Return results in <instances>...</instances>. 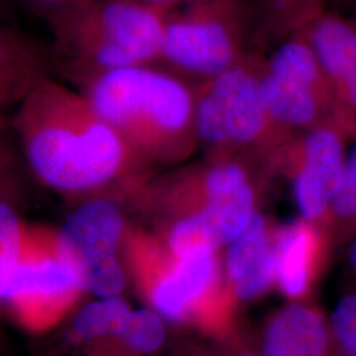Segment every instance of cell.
Returning a JSON list of instances; mask_svg holds the SVG:
<instances>
[{
	"label": "cell",
	"instance_id": "6da1fadb",
	"mask_svg": "<svg viewBox=\"0 0 356 356\" xmlns=\"http://www.w3.org/2000/svg\"><path fill=\"white\" fill-rule=\"evenodd\" d=\"M8 127L32 176L74 202L151 175L79 90L51 76L15 106Z\"/></svg>",
	"mask_w": 356,
	"mask_h": 356
},
{
	"label": "cell",
	"instance_id": "7a4b0ae2",
	"mask_svg": "<svg viewBox=\"0 0 356 356\" xmlns=\"http://www.w3.org/2000/svg\"><path fill=\"white\" fill-rule=\"evenodd\" d=\"M147 170L186 164L200 149L194 88L154 65L115 69L76 86Z\"/></svg>",
	"mask_w": 356,
	"mask_h": 356
},
{
	"label": "cell",
	"instance_id": "3957f363",
	"mask_svg": "<svg viewBox=\"0 0 356 356\" xmlns=\"http://www.w3.org/2000/svg\"><path fill=\"white\" fill-rule=\"evenodd\" d=\"M168 11L143 0H89L45 22L53 58L78 86L115 69L160 63Z\"/></svg>",
	"mask_w": 356,
	"mask_h": 356
},
{
	"label": "cell",
	"instance_id": "277c9868",
	"mask_svg": "<svg viewBox=\"0 0 356 356\" xmlns=\"http://www.w3.org/2000/svg\"><path fill=\"white\" fill-rule=\"evenodd\" d=\"M263 56L256 54L198 82L194 88V120L206 159L239 160L272 173L279 153L293 135L272 119L263 102L259 82Z\"/></svg>",
	"mask_w": 356,
	"mask_h": 356
},
{
	"label": "cell",
	"instance_id": "5b68a950",
	"mask_svg": "<svg viewBox=\"0 0 356 356\" xmlns=\"http://www.w3.org/2000/svg\"><path fill=\"white\" fill-rule=\"evenodd\" d=\"M264 49L254 0H188L166 16L160 63L202 82Z\"/></svg>",
	"mask_w": 356,
	"mask_h": 356
},
{
	"label": "cell",
	"instance_id": "8992f818",
	"mask_svg": "<svg viewBox=\"0 0 356 356\" xmlns=\"http://www.w3.org/2000/svg\"><path fill=\"white\" fill-rule=\"evenodd\" d=\"M259 82L268 113L286 132L338 124L329 85L301 29L261 57Z\"/></svg>",
	"mask_w": 356,
	"mask_h": 356
},
{
	"label": "cell",
	"instance_id": "52a82bcc",
	"mask_svg": "<svg viewBox=\"0 0 356 356\" xmlns=\"http://www.w3.org/2000/svg\"><path fill=\"white\" fill-rule=\"evenodd\" d=\"M128 227L119 204L108 194L76 201L57 229L60 254L72 267L82 293L120 296L127 284L122 251Z\"/></svg>",
	"mask_w": 356,
	"mask_h": 356
},
{
	"label": "cell",
	"instance_id": "ba28073f",
	"mask_svg": "<svg viewBox=\"0 0 356 356\" xmlns=\"http://www.w3.org/2000/svg\"><path fill=\"white\" fill-rule=\"evenodd\" d=\"M81 293L74 270L60 254L57 229L26 226L20 257L0 292V310L40 325L41 317L48 321L63 313Z\"/></svg>",
	"mask_w": 356,
	"mask_h": 356
},
{
	"label": "cell",
	"instance_id": "9c48e42d",
	"mask_svg": "<svg viewBox=\"0 0 356 356\" xmlns=\"http://www.w3.org/2000/svg\"><path fill=\"white\" fill-rule=\"evenodd\" d=\"M353 143L343 128L325 124L293 135L279 153L272 172L292 178L293 194L301 218L327 231Z\"/></svg>",
	"mask_w": 356,
	"mask_h": 356
},
{
	"label": "cell",
	"instance_id": "30bf717a",
	"mask_svg": "<svg viewBox=\"0 0 356 356\" xmlns=\"http://www.w3.org/2000/svg\"><path fill=\"white\" fill-rule=\"evenodd\" d=\"M301 31L329 85L337 122L356 141V16L325 8Z\"/></svg>",
	"mask_w": 356,
	"mask_h": 356
},
{
	"label": "cell",
	"instance_id": "8fae6325",
	"mask_svg": "<svg viewBox=\"0 0 356 356\" xmlns=\"http://www.w3.org/2000/svg\"><path fill=\"white\" fill-rule=\"evenodd\" d=\"M226 267L234 292L242 300L263 294L275 280V234L257 211L247 229L229 243Z\"/></svg>",
	"mask_w": 356,
	"mask_h": 356
},
{
	"label": "cell",
	"instance_id": "7c38bea8",
	"mask_svg": "<svg viewBox=\"0 0 356 356\" xmlns=\"http://www.w3.org/2000/svg\"><path fill=\"white\" fill-rule=\"evenodd\" d=\"M264 356H341L330 323L313 307L288 306L269 323Z\"/></svg>",
	"mask_w": 356,
	"mask_h": 356
},
{
	"label": "cell",
	"instance_id": "4fadbf2b",
	"mask_svg": "<svg viewBox=\"0 0 356 356\" xmlns=\"http://www.w3.org/2000/svg\"><path fill=\"white\" fill-rule=\"evenodd\" d=\"M216 251L200 250L175 257V263L154 285L151 298L163 318L176 321L211 286L216 276Z\"/></svg>",
	"mask_w": 356,
	"mask_h": 356
},
{
	"label": "cell",
	"instance_id": "5bb4252c",
	"mask_svg": "<svg viewBox=\"0 0 356 356\" xmlns=\"http://www.w3.org/2000/svg\"><path fill=\"white\" fill-rule=\"evenodd\" d=\"M8 131L0 134V292L20 257L26 229L24 186Z\"/></svg>",
	"mask_w": 356,
	"mask_h": 356
},
{
	"label": "cell",
	"instance_id": "9a60e30c",
	"mask_svg": "<svg viewBox=\"0 0 356 356\" xmlns=\"http://www.w3.org/2000/svg\"><path fill=\"white\" fill-rule=\"evenodd\" d=\"M326 241H330L329 232L304 218L275 232L276 279L284 292L294 297L305 292L312 267Z\"/></svg>",
	"mask_w": 356,
	"mask_h": 356
},
{
	"label": "cell",
	"instance_id": "2e32d148",
	"mask_svg": "<svg viewBox=\"0 0 356 356\" xmlns=\"http://www.w3.org/2000/svg\"><path fill=\"white\" fill-rule=\"evenodd\" d=\"M47 51L20 33L0 28V106H16L40 79L51 76Z\"/></svg>",
	"mask_w": 356,
	"mask_h": 356
},
{
	"label": "cell",
	"instance_id": "e0dca14e",
	"mask_svg": "<svg viewBox=\"0 0 356 356\" xmlns=\"http://www.w3.org/2000/svg\"><path fill=\"white\" fill-rule=\"evenodd\" d=\"M132 309L120 296L94 297L76 309L67 326V339L91 344L107 338H120Z\"/></svg>",
	"mask_w": 356,
	"mask_h": 356
},
{
	"label": "cell",
	"instance_id": "ac0fdd59",
	"mask_svg": "<svg viewBox=\"0 0 356 356\" xmlns=\"http://www.w3.org/2000/svg\"><path fill=\"white\" fill-rule=\"evenodd\" d=\"M264 48L292 35L327 8V0H254Z\"/></svg>",
	"mask_w": 356,
	"mask_h": 356
},
{
	"label": "cell",
	"instance_id": "d6986e66",
	"mask_svg": "<svg viewBox=\"0 0 356 356\" xmlns=\"http://www.w3.org/2000/svg\"><path fill=\"white\" fill-rule=\"evenodd\" d=\"M348 149L343 179L331 209L327 232L331 242L344 243L356 236V141Z\"/></svg>",
	"mask_w": 356,
	"mask_h": 356
},
{
	"label": "cell",
	"instance_id": "ffe728a7",
	"mask_svg": "<svg viewBox=\"0 0 356 356\" xmlns=\"http://www.w3.org/2000/svg\"><path fill=\"white\" fill-rule=\"evenodd\" d=\"M164 318L156 310L138 309L129 314L120 341L134 354H152L165 342Z\"/></svg>",
	"mask_w": 356,
	"mask_h": 356
},
{
	"label": "cell",
	"instance_id": "44dd1931",
	"mask_svg": "<svg viewBox=\"0 0 356 356\" xmlns=\"http://www.w3.org/2000/svg\"><path fill=\"white\" fill-rule=\"evenodd\" d=\"M331 330L341 356H356V292L343 296L330 319Z\"/></svg>",
	"mask_w": 356,
	"mask_h": 356
},
{
	"label": "cell",
	"instance_id": "7402d4cb",
	"mask_svg": "<svg viewBox=\"0 0 356 356\" xmlns=\"http://www.w3.org/2000/svg\"><path fill=\"white\" fill-rule=\"evenodd\" d=\"M89 0H26V3L45 20Z\"/></svg>",
	"mask_w": 356,
	"mask_h": 356
},
{
	"label": "cell",
	"instance_id": "603a6c76",
	"mask_svg": "<svg viewBox=\"0 0 356 356\" xmlns=\"http://www.w3.org/2000/svg\"><path fill=\"white\" fill-rule=\"evenodd\" d=\"M143 1H145V3H148V4H152L154 7L163 8V10H165L168 13H170L172 10L177 8L181 4L186 3L188 0H143Z\"/></svg>",
	"mask_w": 356,
	"mask_h": 356
},
{
	"label": "cell",
	"instance_id": "cb8c5ba5",
	"mask_svg": "<svg viewBox=\"0 0 356 356\" xmlns=\"http://www.w3.org/2000/svg\"><path fill=\"white\" fill-rule=\"evenodd\" d=\"M6 111H7V110L0 106V134H3V132H6L7 129H10V127H8V118H7Z\"/></svg>",
	"mask_w": 356,
	"mask_h": 356
},
{
	"label": "cell",
	"instance_id": "d4e9b609",
	"mask_svg": "<svg viewBox=\"0 0 356 356\" xmlns=\"http://www.w3.org/2000/svg\"><path fill=\"white\" fill-rule=\"evenodd\" d=\"M348 261L351 264V267L356 272V236L353 239V243L350 245V251H348Z\"/></svg>",
	"mask_w": 356,
	"mask_h": 356
},
{
	"label": "cell",
	"instance_id": "484cf974",
	"mask_svg": "<svg viewBox=\"0 0 356 356\" xmlns=\"http://www.w3.org/2000/svg\"><path fill=\"white\" fill-rule=\"evenodd\" d=\"M330 3L331 4H338V6H351V7H354L356 0H327V8H329Z\"/></svg>",
	"mask_w": 356,
	"mask_h": 356
},
{
	"label": "cell",
	"instance_id": "4316f807",
	"mask_svg": "<svg viewBox=\"0 0 356 356\" xmlns=\"http://www.w3.org/2000/svg\"><path fill=\"white\" fill-rule=\"evenodd\" d=\"M4 3H6V0H0V7H1Z\"/></svg>",
	"mask_w": 356,
	"mask_h": 356
},
{
	"label": "cell",
	"instance_id": "83f0119b",
	"mask_svg": "<svg viewBox=\"0 0 356 356\" xmlns=\"http://www.w3.org/2000/svg\"><path fill=\"white\" fill-rule=\"evenodd\" d=\"M241 356H256V355H252V354H243V355H241Z\"/></svg>",
	"mask_w": 356,
	"mask_h": 356
},
{
	"label": "cell",
	"instance_id": "f1b7e54d",
	"mask_svg": "<svg viewBox=\"0 0 356 356\" xmlns=\"http://www.w3.org/2000/svg\"><path fill=\"white\" fill-rule=\"evenodd\" d=\"M353 8H354V11H355V13H356V3H355V4H354V7H353Z\"/></svg>",
	"mask_w": 356,
	"mask_h": 356
}]
</instances>
